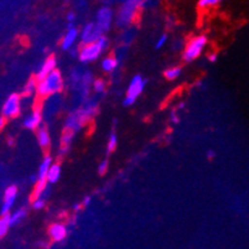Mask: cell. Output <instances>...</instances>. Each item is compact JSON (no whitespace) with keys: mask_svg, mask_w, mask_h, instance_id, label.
Returning a JSON list of instances; mask_svg holds the SVG:
<instances>
[{"mask_svg":"<svg viewBox=\"0 0 249 249\" xmlns=\"http://www.w3.org/2000/svg\"><path fill=\"white\" fill-rule=\"evenodd\" d=\"M64 89V78L60 71L55 69L42 80L37 81L36 93L41 97H49L51 94L60 93Z\"/></svg>","mask_w":249,"mask_h":249,"instance_id":"cell-1","label":"cell"},{"mask_svg":"<svg viewBox=\"0 0 249 249\" xmlns=\"http://www.w3.org/2000/svg\"><path fill=\"white\" fill-rule=\"evenodd\" d=\"M206 44H207V37L205 35H199V36H196L190 40L183 52V61L192 62L194 60H196L201 55L203 49H205Z\"/></svg>","mask_w":249,"mask_h":249,"instance_id":"cell-2","label":"cell"},{"mask_svg":"<svg viewBox=\"0 0 249 249\" xmlns=\"http://www.w3.org/2000/svg\"><path fill=\"white\" fill-rule=\"evenodd\" d=\"M145 88V80L141 77L140 75H136L132 78L129 86L127 89V96H125L124 100H123V104L125 107H130L132 104L135 103V100H138V97L143 93Z\"/></svg>","mask_w":249,"mask_h":249,"instance_id":"cell-3","label":"cell"},{"mask_svg":"<svg viewBox=\"0 0 249 249\" xmlns=\"http://www.w3.org/2000/svg\"><path fill=\"white\" fill-rule=\"evenodd\" d=\"M102 52H104L100 45L98 44V41L91 42V44L82 45L80 50H78V58H80L81 62H93L96 61Z\"/></svg>","mask_w":249,"mask_h":249,"instance_id":"cell-4","label":"cell"},{"mask_svg":"<svg viewBox=\"0 0 249 249\" xmlns=\"http://www.w3.org/2000/svg\"><path fill=\"white\" fill-rule=\"evenodd\" d=\"M21 97L17 93L10 94L8 100L4 102L3 109H1V116L5 119H11L15 118L20 114V109H21Z\"/></svg>","mask_w":249,"mask_h":249,"instance_id":"cell-5","label":"cell"},{"mask_svg":"<svg viewBox=\"0 0 249 249\" xmlns=\"http://www.w3.org/2000/svg\"><path fill=\"white\" fill-rule=\"evenodd\" d=\"M139 4L136 0H127L124 5L120 9L118 17H116V24L119 26H127L133 21L134 15H135V9L138 8Z\"/></svg>","mask_w":249,"mask_h":249,"instance_id":"cell-6","label":"cell"},{"mask_svg":"<svg viewBox=\"0 0 249 249\" xmlns=\"http://www.w3.org/2000/svg\"><path fill=\"white\" fill-rule=\"evenodd\" d=\"M81 39L82 45L91 44V42H96L100 36H103V33L98 29L96 25V22H89L84 28L82 29L81 33L78 35Z\"/></svg>","mask_w":249,"mask_h":249,"instance_id":"cell-7","label":"cell"},{"mask_svg":"<svg viewBox=\"0 0 249 249\" xmlns=\"http://www.w3.org/2000/svg\"><path fill=\"white\" fill-rule=\"evenodd\" d=\"M112 22H113V11L108 6H103L98 10L97 20H96V25L98 26L100 31L104 35L105 31H108L111 28Z\"/></svg>","mask_w":249,"mask_h":249,"instance_id":"cell-8","label":"cell"},{"mask_svg":"<svg viewBox=\"0 0 249 249\" xmlns=\"http://www.w3.org/2000/svg\"><path fill=\"white\" fill-rule=\"evenodd\" d=\"M17 196V187L15 185H10L4 192V202L1 207V216L9 215L11 211V207L14 205L15 199Z\"/></svg>","mask_w":249,"mask_h":249,"instance_id":"cell-9","label":"cell"},{"mask_svg":"<svg viewBox=\"0 0 249 249\" xmlns=\"http://www.w3.org/2000/svg\"><path fill=\"white\" fill-rule=\"evenodd\" d=\"M56 64H57V61H56V57L55 56H49V57L45 60V62L42 64V66L40 67V69L37 71L36 73V81H40L42 80V78L46 77L49 73H51L52 71H55L56 69Z\"/></svg>","mask_w":249,"mask_h":249,"instance_id":"cell-10","label":"cell"},{"mask_svg":"<svg viewBox=\"0 0 249 249\" xmlns=\"http://www.w3.org/2000/svg\"><path fill=\"white\" fill-rule=\"evenodd\" d=\"M42 123V114L40 109H35L30 116H28L24 119L22 124L26 129H30V130H36L37 128H40Z\"/></svg>","mask_w":249,"mask_h":249,"instance_id":"cell-11","label":"cell"},{"mask_svg":"<svg viewBox=\"0 0 249 249\" xmlns=\"http://www.w3.org/2000/svg\"><path fill=\"white\" fill-rule=\"evenodd\" d=\"M49 234L53 242H61L66 238L67 227L64 223H53L49 228Z\"/></svg>","mask_w":249,"mask_h":249,"instance_id":"cell-12","label":"cell"},{"mask_svg":"<svg viewBox=\"0 0 249 249\" xmlns=\"http://www.w3.org/2000/svg\"><path fill=\"white\" fill-rule=\"evenodd\" d=\"M78 35H80V33H78L77 29L68 28V30H67V33H65L64 39H62L61 41L62 49H64V50H71V49L73 47V45L76 44V41H77Z\"/></svg>","mask_w":249,"mask_h":249,"instance_id":"cell-13","label":"cell"},{"mask_svg":"<svg viewBox=\"0 0 249 249\" xmlns=\"http://www.w3.org/2000/svg\"><path fill=\"white\" fill-rule=\"evenodd\" d=\"M61 176V165L60 164H52L46 174L47 183H56Z\"/></svg>","mask_w":249,"mask_h":249,"instance_id":"cell-14","label":"cell"},{"mask_svg":"<svg viewBox=\"0 0 249 249\" xmlns=\"http://www.w3.org/2000/svg\"><path fill=\"white\" fill-rule=\"evenodd\" d=\"M36 138H37V143L41 148H47L50 145V134L47 132L46 128H37L36 129Z\"/></svg>","mask_w":249,"mask_h":249,"instance_id":"cell-15","label":"cell"},{"mask_svg":"<svg viewBox=\"0 0 249 249\" xmlns=\"http://www.w3.org/2000/svg\"><path fill=\"white\" fill-rule=\"evenodd\" d=\"M118 65H119V61L114 56H108V57L102 60V68L105 72H113L114 69L118 67Z\"/></svg>","mask_w":249,"mask_h":249,"instance_id":"cell-16","label":"cell"},{"mask_svg":"<svg viewBox=\"0 0 249 249\" xmlns=\"http://www.w3.org/2000/svg\"><path fill=\"white\" fill-rule=\"evenodd\" d=\"M52 158L51 156H45L42 160L41 165L39 167V174H37V180H46V174L50 169V166L52 165Z\"/></svg>","mask_w":249,"mask_h":249,"instance_id":"cell-17","label":"cell"},{"mask_svg":"<svg viewBox=\"0 0 249 249\" xmlns=\"http://www.w3.org/2000/svg\"><path fill=\"white\" fill-rule=\"evenodd\" d=\"M8 216H9V224H10V227L11 226H17V224H19L22 219L25 218L26 210H24V208H19V210H17L15 212L11 213V215L9 213Z\"/></svg>","mask_w":249,"mask_h":249,"instance_id":"cell-18","label":"cell"},{"mask_svg":"<svg viewBox=\"0 0 249 249\" xmlns=\"http://www.w3.org/2000/svg\"><path fill=\"white\" fill-rule=\"evenodd\" d=\"M73 140V133L69 132V130H66V133H64L61 138V154H66L68 151L69 147H71V143Z\"/></svg>","mask_w":249,"mask_h":249,"instance_id":"cell-19","label":"cell"},{"mask_svg":"<svg viewBox=\"0 0 249 249\" xmlns=\"http://www.w3.org/2000/svg\"><path fill=\"white\" fill-rule=\"evenodd\" d=\"M46 188H47L46 180H37L36 183H35V188H33V199L42 197V195H45Z\"/></svg>","mask_w":249,"mask_h":249,"instance_id":"cell-20","label":"cell"},{"mask_svg":"<svg viewBox=\"0 0 249 249\" xmlns=\"http://www.w3.org/2000/svg\"><path fill=\"white\" fill-rule=\"evenodd\" d=\"M181 72H183L181 67H170V68L165 69L164 76H165L166 80L174 81V80H177V78L180 77Z\"/></svg>","mask_w":249,"mask_h":249,"instance_id":"cell-21","label":"cell"},{"mask_svg":"<svg viewBox=\"0 0 249 249\" xmlns=\"http://www.w3.org/2000/svg\"><path fill=\"white\" fill-rule=\"evenodd\" d=\"M36 86H37L36 78L35 77L30 78V80L28 81V83H26L25 89H24V93H25L26 96H33V94L36 92Z\"/></svg>","mask_w":249,"mask_h":249,"instance_id":"cell-22","label":"cell"},{"mask_svg":"<svg viewBox=\"0 0 249 249\" xmlns=\"http://www.w3.org/2000/svg\"><path fill=\"white\" fill-rule=\"evenodd\" d=\"M9 228H10V224H9L8 215L0 217V239L3 238L4 235L6 234V232H8Z\"/></svg>","mask_w":249,"mask_h":249,"instance_id":"cell-23","label":"cell"},{"mask_svg":"<svg viewBox=\"0 0 249 249\" xmlns=\"http://www.w3.org/2000/svg\"><path fill=\"white\" fill-rule=\"evenodd\" d=\"M116 148V135L114 132H112L111 136H109L108 145H107V154H112Z\"/></svg>","mask_w":249,"mask_h":249,"instance_id":"cell-24","label":"cell"},{"mask_svg":"<svg viewBox=\"0 0 249 249\" xmlns=\"http://www.w3.org/2000/svg\"><path fill=\"white\" fill-rule=\"evenodd\" d=\"M222 0H199V8H210V6L217 5Z\"/></svg>","mask_w":249,"mask_h":249,"instance_id":"cell-25","label":"cell"},{"mask_svg":"<svg viewBox=\"0 0 249 249\" xmlns=\"http://www.w3.org/2000/svg\"><path fill=\"white\" fill-rule=\"evenodd\" d=\"M93 89L96 93H103L105 89V84L102 80H96L93 82Z\"/></svg>","mask_w":249,"mask_h":249,"instance_id":"cell-26","label":"cell"},{"mask_svg":"<svg viewBox=\"0 0 249 249\" xmlns=\"http://www.w3.org/2000/svg\"><path fill=\"white\" fill-rule=\"evenodd\" d=\"M45 207V199L40 197V199H35L33 201V210H42Z\"/></svg>","mask_w":249,"mask_h":249,"instance_id":"cell-27","label":"cell"},{"mask_svg":"<svg viewBox=\"0 0 249 249\" xmlns=\"http://www.w3.org/2000/svg\"><path fill=\"white\" fill-rule=\"evenodd\" d=\"M166 42H167V35H165V33H164V35H161V36L156 40L155 47L159 50V49H161V47H163Z\"/></svg>","mask_w":249,"mask_h":249,"instance_id":"cell-28","label":"cell"},{"mask_svg":"<svg viewBox=\"0 0 249 249\" xmlns=\"http://www.w3.org/2000/svg\"><path fill=\"white\" fill-rule=\"evenodd\" d=\"M107 170H108V160H103L98 166V172H100V175H104Z\"/></svg>","mask_w":249,"mask_h":249,"instance_id":"cell-29","label":"cell"},{"mask_svg":"<svg viewBox=\"0 0 249 249\" xmlns=\"http://www.w3.org/2000/svg\"><path fill=\"white\" fill-rule=\"evenodd\" d=\"M171 120L175 123V124H177V123L180 122V119H179V116H177V114L174 113V112H172V114H171Z\"/></svg>","mask_w":249,"mask_h":249,"instance_id":"cell-30","label":"cell"},{"mask_svg":"<svg viewBox=\"0 0 249 249\" xmlns=\"http://www.w3.org/2000/svg\"><path fill=\"white\" fill-rule=\"evenodd\" d=\"M5 124H6V119H5V118H4L3 116H0V130L3 129L4 127H5Z\"/></svg>","mask_w":249,"mask_h":249,"instance_id":"cell-31","label":"cell"},{"mask_svg":"<svg viewBox=\"0 0 249 249\" xmlns=\"http://www.w3.org/2000/svg\"><path fill=\"white\" fill-rule=\"evenodd\" d=\"M89 203H91V196L84 197V199H83V205L82 206L87 207V206H89Z\"/></svg>","mask_w":249,"mask_h":249,"instance_id":"cell-32","label":"cell"},{"mask_svg":"<svg viewBox=\"0 0 249 249\" xmlns=\"http://www.w3.org/2000/svg\"><path fill=\"white\" fill-rule=\"evenodd\" d=\"M208 60H210L211 62H216L217 61V55H216V53H212V55L208 56Z\"/></svg>","mask_w":249,"mask_h":249,"instance_id":"cell-33","label":"cell"},{"mask_svg":"<svg viewBox=\"0 0 249 249\" xmlns=\"http://www.w3.org/2000/svg\"><path fill=\"white\" fill-rule=\"evenodd\" d=\"M81 208H82V205H80V203H75V205H73V210H75L76 212H78Z\"/></svg>","mask_w":249,"mask_h":249,"instance_id":"cell-34","label":"cell"},{"mask_svg":"<svg viewBox=\"0 0 249 249\" xmlns=\"http://www.w3.org/2000/svg\"><path fill=\"white\" fill-rule=\"evenodd\" d=\"M207 154H208V158H210V159L215 156V151H212V150H210V151H208Z\"/></svg>","mask_w":249,"mask_h":249,"instance_id":"cell-35","label":"cell"}]
</instances>
